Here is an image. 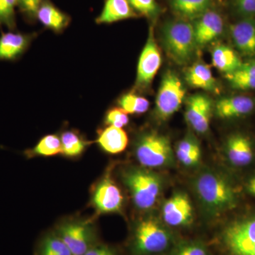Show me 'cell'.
Instances as JSON below:
<instances>
[{
	"label": "cell",
	"instance_id": "6da1fadb",
	"mask_svg": "<svg viewBox=\"0 0 255 255\" xmlns=\"http://www.w3.org/2000/svg\"><path fill=\"white\" fill-rule=\"evenodd\" d=\"M193 188L203 209L210 216H217L233 209L237 197L234 188L224 176L205 169L196 176Z\"/></svg>",
	"mask_w": 255,
	"mask_h": 255
},
{
	"label": "cell",
	"instance_id": "7a4b0ae2",
	"mask_svg": "<svg viewBox=\"0 0 255 255\" xmlns=\"http://www.w3.org/2000/svg\"><path fill=\"white\" fill-rule=\"evenodd\" d=\"M161 41L166 53L178 65H187L198 49L192 22L177 17L168 19L161 28Z\"/></svg>",
	"mask_w": 255,
	"mask_h": 255
},
{
	"label": "cell",
	"instance_id": "3957f363",
	"mask_svg": "<svg viewBox=\"0 0 255 255\" xmlns=\"http://www.w3.org/2000/svg\"><path fill=\"white\" fill-rule=\"evenodd\" d=\"M123 178L137 209L147 211L154 207L162 189V179L158 174L146 169L133 167L126 171Z\"/></svg>",
	"mask_w": 255,
	"mask_h": 255
},
{
	"label": "cell",
	"instance_id": "277c9868",
	"mask_svg": "<svg viewBox=\"0 0 255 255\" xmlns=\"http://www.w3.org/2000/svg\"><path fill=\"white\" fill-rule=\"evenodd\" d=\"M135 157L145 168L167 167L173 164L174 152L169 137L155 131L142 132L135 144Z\"/></svg>",
	"mask_w": 255,
	"mask_h": 255
},
{
	"label": "cell",
	"instance_id": "5b68a950",
	"mask_svg": "<svg viewBox=\"0 0 255 255\" xmlns=\"http://www.w3.org/2000/svg\"><path fill=\"white\" fill-rule=\"evenodd\" d=\"M172 235L162 223L154 219H142L134 228L131 251L134 255H150L162 253L172 243Z\"/></svg>",
	"mask_w": 255,
	"mask_h": 255
},
{
	"label": "cell",
	"instance_id": "8992f818",
	"mask_svg": "<svg viewBox=\"0 0 255 255\" xmlns=\"http://www.w3.org/2000/svg\"><path fill=\"white\" fill-rule=\"evenodd\" d=\"M184 84L175 72L168 70L162 76L155 100V115L161 122L170 118L185 100Z\"/></svg>",
	"mask_w": 255,
	"mask_h": 255
},
{
	"label": "cell",
	"instance_id": "52a82bcc",
	"mask_svg": "<svg viewBox=\"0 0 255 255\" xmlns=\"http://www.w3.org/2000/svg\"><path fill=\"white\" fill-rule=\"evenodd\" d=\"M54 232L73 255H84L98 243L95 228L87 221H65L55 228Z\"/></svg>",
	"mask_w": 255,
	"mask_h": 255
},
{
	"label": "cell",
	"instance_id": "ba28073f",
	"mask_svg": "<svg viewBox=\"0 0 255 255\" xmlns=\"http://www.w3.org/2000/svg\"><path fill=\"white\" fill-rule=\"evenodd\" d=\"M223 241L230 255H255V216L230 224Z\"/></svg>",
	"mask_w": 255,
	"mask_h": 255
},
{
	"label": "cell",
	"instance_id": "9c48e42d",
	"mask_svg": "<svg viewBox=\"0 0 255 255\" xmlns=\"http://www.w3.org/2000/svg\"><path fill=\"white\" fill-rule=\"evenodd\" d=\"M161 63L162 57L160 51L155 41L153 27L150 26L147 41L137 63L135 90L145 91L150 86L160 68Z\"/></svg>",
	"mask_w": 255,
	"mask_h": 255
},
{
	"label": "cell",
	"instance_id": "30bf717a",
	"mask_svg": "<svg viewBox=\"0 0 255 255\" xmlns=\"http://www.w3.org/2000/svg\"><path fill=\"white\" fill-rule=\"evenodd\" d=\"M214 110V102L209 96L204 94H195L188 97L186 101L184 117L194 131L199 134H205L209 131Z\"/></svg>",
	"mask_w": 255,
	"mask_h": 255
},
{
	"label": "cell",
	"instance_id": "8fae6325",
	"mask_svg": "<svg viewBox=\"0 0 255 255\" xmlns=\"http://www.w3.org/2000/svg\"><path fill=\"white\" fill-rule=\"evenodd\" d=\"M92 204L100 214H112L122 211L123 194L109 174L97 184L92 196Z\"/></svg>",
	"mask_w": 255,
	"mask_h": 255
},
{
	"label": "cell",
	"instance_id": "7c38bea8",
	"mask_svg": "<svg viewBox=\"0 0 255 255\" xmlns=\"http://www.w3.org/2000/svg\"><path fill=\"white\" fill-rule=\"evenodd\" d=\"M164 223L172 227L190 225L194 218V209L185 193L176 192L164 203L162 209Z\"/></svg>",
	"mask_w": 255,
	"mask_h": 255
},
{
	"label": "cell",
	"instance_id": "4fadbf2b",
	"mask_svg": "<svg viewBox=\"0 0 255 255\" xmlns=\"http://www.w3.org/2000/svg\"><path fill=\"white\" fill-rule=\"evenodd\" d=\"M191 22L198 48L214 41L222 36L224 32L225 21L223 16L212 8Z\"/></svg>",
	"mask_w": 255,
	"mask_h": 255
},
{
	"label": "cell",
	"instance_id": "5bb4252c",
	"mask_svg": "<svg viewBox=\"0 0 255 255\" xmlns=\"http://www.w3.org/2000/svg\"><path fill=\"white\" fill-rule=\"evenodd\" d=\"M37 33L9 31L0 36V61L15 62L27 51Z\"/></svg>",
	"mask_w": 255,
	"mask_h": 255
},
{
	"label": "cell",
	"instance_id": "9a60e30c",
	"mask_svg": "<svg viewBox=\"0 0 255 255\" xmlns=\"http://www.w3.org/2000/svg\"><path fill=\"white\" fill-rule=\"evenodd\" d=\"M230 36L238 53L255 58V17L241 18L229 27Z\"/></svg>",
	"mask_w": 255,
	"mask_h": 255
},
{
	"label": "cell",
	"instance_id": "2e32d148",
	"mask_svg": "<svg viewBox=\"0 0 255 255\" xmlns=\"http://www.w3.org/2000/svg\"><path fill=\"white\" fill-rule=\"evenodd\" d=\"M225 152L230 163L235 167H246L254 159L253 142L249 137L241 132L233 133L228 137Z\"/></svg>",
	"mask_w": 255,
	"mask_h": 255
},
{
	"label": "cell",
	"instance_id": "e0dca14e",
	"mask_svg": "<svg viewBox=\"0 0 255 255\" xmlns=\"http://www.w3.org/2000/svg\"><path fill=\"white\" fill-rule=\"evenodd\" d=\"M255 109V100L246 95L223 97L214 105V113L221 119L241 118L251 114Z\"/></svg>",
	"mask_w": 255,
	"mask_h": 255
},
{
	"label": "cell",
	"instance_id": "ac0fdd59",
	"mask_svg": "<svg viewBox=\"0 0 255 255\" xmlns=\"http://www.w3.org/2000/svg\"><path fill=\"white\" fill-rule=\"evenodd\" d=\"M36 21L54 33H61L68 27L72 18L50 0H43L37 11Z\"/></svg>",
	"mask_w": 255,
	"mask_h": 255
},
{
	"label": "cell",
	"instance_id": "d6986e66",
	"mask_svg": "<svg viewBox=\"0 0 255 255\" xmlns=\"http://www.w3.org/2000/svg\"><path fill=\"white\" fill-rule=\"evenodd\" d=\"M188 85L194 88L201 89L211 93L219 92V85L209 65L201 61L193 64L184 75Z\"/></svg>",
	"mask_w": 255,
	"mask_h": 255
},
{
	"label": "cell",
	"instance_id": "ffe728a7",
	"mask_svg": "<svg viewBox=\"0 0 255 255\" xmlns=\"http://www.w3.org/2000/svg\"><path fill=\"white\" fill-rule=\"evenodd\" d=\"M138 16L128 0H105L103 9L96 18L95 22L97 24H110Z\"/></svg>",
	"mask_w": 255,
	"mask_h": 255
},
{
	"label": "cell",
	"instance_id": "44dd1931",
	"mask_svg": "<svg viewBox=\"0 0 255 255\" xmlns=\"http://www.w3.org/2000/svg\"><path fill=\"white\" fill-rule=\"evenodd\" d=\"M97 142L105 152L115 155L126 150L128 137L122 128L109 126L99 132Z\"/></svg>",
	"mask_w": 255,
	"mask_h": 255
},
{
	"label": "cell",
	"instance_id": "7402d4cb",
	"mask_svg": "<svg viewBox=\"0 0 255 255\" xmlns=\"http://www.w3.org/2000/svg\"><path fill=\"white\" fill-rule=\"evenodd\" d=\"M213 0H169V6L177 17L193 21L212 8Z\"/></svg>",
	"mask_w": 255,
	"mask_h": 255
},
{
	"label": "cell",
	"instance_id": "603a6c76",
	"mask_svg": "<svg viewBox=\"0 0 255 255\" xmlns=\"http://www.w3.org/2000/svg\"><path fill=\"white\" fill-rule=\"evenodd\" d=\"M211 56L215 68L225 75L236 71L243 63L238 52L226 45L221 44L215 47Z\"/></svg>",
	"mask_w": 255,
	"mask_h": 255
},
{
	"label": "cell",
	"instance_id": "cb8c5ba5",
	"mask_svg": "<svg viewBox=\"0 0 255 255\" xmlns=\"http://www.w3.org/2000/svg\"><path fill=\"white\" fill-rule=\"evenodd\" d=\"M176 156L181 164L187 167H195L201 159V150L199 140L189 132L178 142Z\"/></svg>",
	"mask_w": 255,
	"mask_h": 255
},
{
	"label": "cell",
	"instance_id": "d4e9b609",
	"mask_svg": "<svg viewBox=\"0 0 255 255\" xmlns=\"http://www.w3.org/2000/svg\"><path fill=\"white\" fill-rule=\"evenodd\" d=\"M226 78L235 90L241 91L255 90V58L243 63L237 70L226 75Z\"/></svg>",
	"mask_w": 255,
	"mask_h": 255
},
{
	"label": "cell",
	"instance_id": "484cf974",
	"mask_svg": "<svg viewBox=\"0 0 255 255\" xmlns=\"http://www.w3.org/2000/svg\"><path fill=\"white\" fill-rule=\"evenodd\" d=\"M35 255H73L59 236L54 232L47 233L37 245Z\"/></svg>",
	"mask_w": 255,
	"mask_h": 255
},
{
	"label": "cell",
	"instance_id": "4316f807",
	"mask_svg": "<svg viewBox=\"0 0 255 255\" xmlns=\"http://www.w3.org/2000/svg\"><path fill=\"white\" fill-rule=\"evenodd\" d=\"M61 140L56 134H49L42 137L36 146L25 151L24 154L28 158L36 156H53L62 154Z\"/></svg>",
	"mask_w": 255,
	"mask_h": 255
},
{
	"label": "cell",
	"instance_id": "83f0119b",
	"mask_svg": "<svg viewBox=\"0 0 255 255\" xmlns=\"http://www.w3.org/2000/svg\"><path fill=\"white\" fill-rule=\"evenodd\" d=\"M63 155L68 157H77L83 153L89 142L79 132L67 130L60 135Z\"/></svg>",
	"mask_w": 255,
	"mask_h": 255
},
{
	"label": "cell",
	"instance_id": "f1b7e54d",
	"mask_svg": "<svg viewBox=\"0 0 255 255\" xmlns=\"http://www.w3.org/2000/svg\"><path fill=\"white\" fill-rule=\"evenodd\" d=\"M117 102L120 108L129 114H144L150 107V102L147 99L133 92L121 96Z\"/></svg>",
	"mask_w": 255,
	"mask_h": 255
},
{
	"label": "cell",
	"instance_id": "f546056e",
	"mask_svg": "<svg viewBox=\"0 0 255 255\" xmlns=\"http://www.w3.org/2000/svg\"><path fill=\"white\" fill-rule=\"evenodd\" d=\"M138 16H144L155 22L159 17L162 9L156 0H128Z\"/></svg>",
	"mask_w": 255,
	"mask_h": 255
},
{
	"label": "cell",
	"instance_id": "4dcf8cb0",
	"mask_svg": "<svg viewBox=\"0 0 255 255\" xmlns=\"http://www.w3.org/2000/svg\"><path fill=\"white\" fill-rule=\"evenodd\" d=\"M16 8L18 0H0V27L4 26L9 31L16 29Z\"/></svg>",
	"mask_w": 255,
	"mask_h": 255
},
{
	"label": "cell",
	"instance_id": "1f68e13d",
	"mask_svg": "<svg viewBox=\"0 0 255 255\" xmlns=\"http://www.w3.org/2000/svg\"><path fill=\"white\" fill-rule=\"evenodd\" d=\"M230 6L238 19L255 17V0H231Z\"/></svg>",
	"mask_w": 255,
	"mask_h": 255
},
{
	"label": "cell",
	"instance_id": "d6a6232c",
	"mask_svg": "<svg viewBox=\"0 0 255 255\" xmlns=\"http://www.w3.org/2000/svg\"><path fill=\"white\" fill-rule=\"evenodd\" d=\"M43 0H18V9L28 23L36 21V14Z\"/></svg>",
	"mask_w": 255,
	"mask_h": 255
},
{
	"label": "cell",
	"instance_id": "836d02e7",
	"mask_svg": "<svg viewBox=\"0 0 255 255\" xmlns=\"http://www.w3.org/2000/svg\"><path fill=\"white\" fill-rule=\"evenodd\" d=\"M105 123L106 125L123 128L129 124V117L127 112H124L120 107H116L110 109L107 112Z\"/></svg>",
	"mask_w": 255,
	"mask_h": 255
},
{
	"label": "cell",
	"instance_id": "e575fe53",
	"mask_svg": "<svg viewBox=\"0 0 255 255\" xmlns=\"http://www.w3.org/2000/svg\"><path fill=\"white\" fill-rule=\"evenodd\" d=\"M174 255H209L204 245L198 242L184 243L174 252Z\"/></svg>",
	"mask_w": 255,
	"mask_h": 255
},
{
	"label": "cell",
	"instance_id": "d590c367",
	"mask_svg": "<svg viewBox=\"0 0 255 255\" xmlns=\"http://www.w3.org/2000/svg\"><path fill=\"white\" fill-rule=\"evenodd\" d=\"M84 255H118L112 247L98 243Z\"/></svg>",
	"mask_w": 255,
	"mask_h": 255
},
{
	"label": "cell",
	"instance_id": "8d00e7d4",
	"mask_svg": "<svg viewBox=\"0 0 255 255\" xmlns=\"http://www.w3.org/2000/svg\"><path fill=\"white\" fill-rule=\"evenodd\" d=\"M247 190L251 195L255 196V176L248 181L247 184Z\"/></svg>",
	"mask_w": 255,
	"mask_h": 255
}]
</instances>
